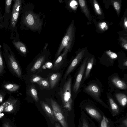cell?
I'll list each match as a JSON object with an SVG mask.
<instances>
[{
  "instance_id": "obj_27",
  "label": "cell",
  "mask_w": 127,
  "mask_h": 127,
  "mask_svg": "<svg viewBox=\"0 0 127 127\" xmlns=\"http://www.w3.org/2000/svg\"><path fill=\"white\" fill-rule=\"evenodd\" d=\"M106 53L111 59H115L117 57V54L115 53L110 51H107Z\"/></svg>"
},
{
  "instance_id": "obj_44",
  "label": "cell",
  "mask_w": 127,
  "mask_h": 127,
  "mask_svg": "<svg viewBox=\"0 0 127 127\" xmlns=\"http://www.w3.org/2000/svg\"><path fill=\"white\" fill-rule=\"evenodd\" d=\"M78 127H80V126Z\"/></svg>"
},
{
  "instance_id": "obj_30",
  "label": "cell",
  "mask_w": 127,
  "mask_h": 127,
  "mask_svg": "<svg viewBox=\"0 0 127 127\" xmlns=\"http://www.w3.org/2000/svg\"><path fill=\"white\" fill-rule=\"evenodd\" d=\"M100 26L101 29L103 30H106L107 29V26L106 23L105 22L101 23Z\"/></svg>"
},
{
  "instance_id": "obj_21",
  "label": "cell",
  "mask_w": 127,
  "mask_h": 127,
  "mask_svg": "<svg viewBox=\"0 0 127 127\" xmlns=\"http://www.w3.org/2000/svg\"><path fill=\"white\" fill-rule=\"evenodd\" d=\"M109 98L113 114L114 115H115L119 112L118 106L111 98L109 97Z\"/></svg>"
},
{
  "instance_id": "obj_29",
  "label": "cell",
  "mask_w": 127,
  "mask_h": 127,
  "mask_svg": "<svg viewBox=\"0 0 127 127\" xmlns=\"http://www.w3.org/2000/svg\"><path fill=\"white\" fill-rule=\"evenodd\" d=\"M77 4V2L75 0L72 1L70 3V6L73 8H74L76 7Z\"/></svg>"
},
{
  "instance_id": "obj_40",
  "label": "cell",
  "mask_w": 127,
  "mask_h": 127,
  "mask_svg": "<svg viewBox=\"0 0 127 127\" xmlns=\"http://www.w3.org/2000/svg\"><path fill=\"white\" fill-rule=\"evenodd\" d=\"M124 65L125 66H127V62L126 61L124 64Z\"/></svg>"
},
{
  "instance_id": "obj_18",
  "label": "cell",
  "mask_w": 127,
  "mask_h": 127,
  "mask_svg": "<svg viewBox=\"0 0 127 127\" xmlns=\"http://www.w3.org/2000/svg\"><path fill=\"white\" fill-rule=\"evenodd\" d=\"M116 97L121 105L122 106H125L127 102L126 95L122 93H117L116 95Z\"/></svg>"
},
{
  "instance_id": "obj_12",
  "label": "cell",
  "mask_w": 127,
  "mask_h": 127,
  "mask_svg": "<svg viewBox=\"0 0 127 127\" xmlns=\"http://www.w3.org/2000/svg\"><path fill=\"white\" fill-rule=\"evenodd\" d=\"M61 76V73H56L52 74L49 76V81L51 89H53L57 85Z\"/></svg>"
},
{
  "instance_id": "obj_41",
  "label": "cell",
  "mask_w": 127,
  "mask_h": 127,
  "mask_svg": "<svg viewBox=\"0 0 127 127\" xmlns=\"http://www.w3.org/2000/svg\"><path fill=\"white\" fill-rule=\"evenodd\" d=\"M124 47L126 50L127 49V44L124 45Z\"/></svg>"
},
{
  "instance_id": "obj_39",
  "label": "cell",
  "mask_w": 127,
  "mask_h": 127,
  "mask_svg": "<svg viewBox=\"0 0 127 127\" xmlns=\"http://www.w3.org/2000/svg\"><path fill=\"white\" fill-rule=\"evenodd\" d=\"M55 127H61L59 125L58 123H56L55 124Z\"/></svg>"
},
{
  "instance_id": "obj_16",
  "label": "cell",
  "mask_w": 127,
  "mask_h": 127,
  "mask_svg": "<svg viewBox=\"0 0 127 127\" xmlns=\"http://www.w3.org/2000/svg\"><path fill=\"white\" fill-rule=\"evenodd\" d=\"M27 93L34 101L36 102L38 101L39 98L37 95V92L34 85H32L29 87Z\"/></svg>"
},
{
  "instance_id": "obj_11",
  "label": "cell",
  "mask_w": 127,
  "mask_h": 127,
  "mask_svg": "<svg viewBox=\"0 0 127 127\" xmlns=\"http://www.w3.org/2000/svg\"><path fill=\"white\" fill-rule=\"evenodd\" d=\"M40 103L45 113L51 120L54 122L57 121L55 116L52 109L49 106L43 101H40Z\"/></svg>"
},
{
  "instance_id": "obj_2",
  "label": "cell",
  "mask_w": 127,
  "mask_h": 127,
  "mask_svg": "<svg viewBox=\"0 0 127 127\" xmlns=\"http://www.w3.org/2000/svg\"><path fill=\"white\" fill-rule=\"evenodd\" d=\"M24 22L27 26L34 30L40 29L42 25L41 22L38 16L32 12L25 15Z\"/></svg>"
},
{
  "instance_id": "obj_5",
  "label": "cell",
  "mask_w": 127,
  "mask_h": 127,
  "mask_svg": "<svg viewBox=\"0 0 127 127\" xmlns=\"http://www.w3.org/2000/svg\"><path fill=\"white\" fill-rule=\"evenodd\" d=\"M21 0H16L14 4L12 12L10 24L13 28L16 24L21 4Z\"/></svg>"
},
{
  "instance_id": "obj_19",
  "label": "cell",
  "mask_w": 127,
  "mask_h": 127,
  "mask_svg": "<svg viewBox=\"0 0 127 127\" xmlns=\"http://www.w3.org/2000/svg\"><path fill=\"white\" fill-rule=\"evenodd\" d=\"M86 68L84 79H87L89 76L90 72L92 68L94 62V59L93 58L88 61Z\"/></svg>"
},
{
  "instance_id": "obj_26",
  "label": "cell",
  "mask_w": 127,
  "mask_h": 127,
  "mask_svg": "<svg viewBox=\"0 0 127 127\" xmlns=\"http://www.w3.org/2000/svg\"><path fill=\"white\" fill-rule=\"evenodd\" d=\"M108 119L103 116L101 123L100 127H108Z\"/></svg>"
},
{
  "instance_id": "obj_13",
  "label": "cell",
  "mask_w": 127,
  "mask_h": 127,
  "mask_svg": "<svg viewBox=\"0 0 127 127\" xmlns=\"http://www.w3.org/2000/svg\"><path fill=\"white\" fill-rule=\"evenodd\" d=\"M16 100L10 99L6 101V106L3 111L10 112L13 111L16 107Z\"/></svg>"
},
{
  "instance_id": "obj_4",
  "label": "cell",
  "mask_w": 127,
  "mask_h": 127,
  "mask_svg": "<svg viewBox=\"0 0 127 127\" xmlns=\"http://www.w3.org/2000/svg\"><path fill=\"white\" fill-rule=\"evenodd\" d=\"M72 28L70 26L67 31L66 34L64 37L57 51L56 57H58L62 50L65 48L69 49L72 37Z\"/></svg>"
},
{
  "instance_id": "obj_10",
  "label": "cell",
  "mask_w": 127,
  "mask_h": 127,
  "mask_svg": "<svg viewBox=\"0 0 127 127\" xmlns=\"http://www.w3.org/2000/svg\"><path fill=\"white\" fill-rule=\"evenodd\" d=\"M68 51L67 48H65L63 53L60 55L55 61L52 69L57 70L60 68L64 62Z\"/></svg>"
},
{
  "instance_id": "obj_9",
  "label": "cell",
  "mask_w": 127,
  "mask_h": 127,
  "mask_svg": "<svg viewBox=\"0 0 127 127\" xmlns=\"http://www.w3.org/2000/svg\"><path fill=\"white\" fill-rule=\"evenodd\" d=\"M83 55L82 52L80 53L72 61L65 72L64 76L65 79L67 78L68 75L80 62L82 58Z\"/></svg>"
},
{
  "instance_id": "obj_36",
  "label": "cell",
  "mask_w": 127,
  "mask_h": 127,
  "mask_svg": "<svg viewBox=\"0 0 127 127\" xmlns=\"http://www.w3.org/2000/svg\"><path fill=\"white\" fill-rule=\"evenodd\" d=\"M3 127H11L8 123L7 122L3 124Z\"/></svg>"
},
{
  "instance_id": "obj_3",
  "label": "cell",
  "mask_w": 127,
  "mask_h": 127,
  "mask_svg": "<svg viewBox=\"0 0 127 127\" xmlns=\"http://www.w3.org/2000/svg\"><path fill=\"white\" fill-rule=\"evenodd\" d=\"M51 105L55 116L63 127H68L61 109L57 103L53 99H51Z\"/></svg>"
},
{
  "instance_id": "obj_1",
  "label": "cell",
  "mask_w": 127,
  "mask_h": 127,
  "mask_svg": "<svg viewBox=\"0 0 127 127\" xmlns=\"http://www.w3.org/2000/svg\"><path fill=\"white\" fill-rule=\"evenodd\" d=\"M71 78L70 76L59 92L63 107L69 111L71 110L72 103L71 97Z\"/></svg>"
},
{
  "instance_id": "obj_43",
  "label": "cell",
  "mask_w": 127,
  "mask_h": 127,
  "mask_svg": "<svg viewBox=\"0 0 127 127\" xmlns=\"http://www.w3.org/2000/svg\"><path fill=\"white\" fill-rule=\"evenodd\" d=\"M1 13L0 11V17H1Z\"/></svg>"
},
{
  "instance_id": "obj_25",
  "label": "cell",
  "mask_w": 127,
  "mask_h": 127,
  "mask_svg": "<svg viewBox=\"0 0 127 127\" xmlns=\"http://www.w3.org/2000/svg\"><path fill=\"white\" fill-rule=\"evenodd\" d=\"M12 1V0L5 1V12L6 13H9L10 12Z\"/></svg>"
},
{
  "instance_id": "obj_6",
  "label": "cell",
  "mask_w": 127,
  "mask_h": 127,
  "mask_svg": "<svg viewBox=\"0 0 127 127\" xmlns=\"http://www.w3.org/2000/svg\"><path fill=\"white\" fill-rule=\"evenodd\" d=\"M87 59L86 58L83 62L76 77L73 88V91L75 93L77 92L80 87V83L87 64Z\"/></svg>"
},
{
  "instance_id": "obj_8",
  "label": "cell",
  "mask_w": 127,
  "mask_h": 127,
  "mask_svg": "<svg viewBox=\"0 0 127 127\" xmlns=\"http://www.w3.org/2000/svg\"><path fill=\"white\" fill-rule=\"evenodd\" d=\"M7 58L8 63L12 70L18 76L21 77V70L13 55L11 53H8Z\"/></svg>"
},
{
  "instance_id": "obj_32",
  "label": "cell",
  "mask_w": 127,
  "mask_h": 127,
  "mask_svg": "<svg viewBox=\"0 0 127 127\" xmlns=\"http://www.w3.org/2000/svg\"><path fill=\"white\" fill-rule=\"evenodd\" d=\"M94 6L96 10L97 11L98 13L100 14L101 12L98 5L96 3H95L94 4Z\"/></svg>"
},
{
  "instance_id": "obj_38",
  "label": "cell",
  "mask_w": 127,
  "mask_h": 127,
  "mask_svg": "<svg viewBox=\"0 0 127 127\" xmlns=\"http://www.w3.org/2000/svg\"><path fill=\"white\" fill-rule=\"evenodd\" d=\"M124 24L126 28L127 27V18H125L124 20Z\"/></svg>"
},
{
  "instance_id": "obj_24",
  "label": "cell",
  "mask_w": 127,
  "mask_h": 127,
  "mask_svg": "<svg viewBox=\"0 0 127 127\" xmlns=\"http://www.w3.org/2000/svg\"><path fill=\"white\" fill-rule=\"evenodd\" d=\"M44 78L39 76L33 75L31 77L30 79V81L32 83H37Z\"/></svg>"
},
{
  "instance_id": "obj_7",
  "label": "cell",
  "mask_w": 127,
  "mask_h": 127,
  "mask_svg": "<svg viewBox=\"0 0 127 127\" xmlns=\"http://www.w3.org/2000/svg\"><path fill=\"white\" fill-rule=\"evenodd\" d=\"M86 92L99 101L101 102L100 98V90L97 85L94 84L88 85L85 88Z\"/></svg>"
},
{
  "instance_id": "obj_33",
  "label": "cell",
  "mask_w": 127,
  "mask_h": 127,
  "mask_svg": "<svg viewBox=\"0 0 127 127\" xmlns=\"http://www.w3.org/2000/svg\"><path fill=\"white\" fill-rule=\"evenodd\" d=\"M82 127H88V123L85 118L83 120Z\"/></svg>"
},
{
  "instance_id": "obj_37",
  "label": "cell",
  "mask_w": 127,
  "mask_h": 127,
  "mask_svg": "<svg viewBox=\"0 0 127 127\" xmlns=\"http://www.w3.org/2000/svg\"><path fill=\"white\" fill-rule=\"evenodd\" d=\"M3 97L2 95L0 93V103H1L3 100Z\"/></svg>"
},
{
  "instance_id": "obj_14",
  "label": "cell",
  "mask_w": 127,
  "mask_h": 127,
  "mask_svg": "<svg viewBox=\"0 0 127 127\" xmlns=\"http://www.w3.org/2000/svg\"><path fill=\"white\" fill-rule=\"evenodd\" d=\"M112 81L118 88L121 89H126L127 88L126 84L123 81L120 80L117 77L114 76L112 77Z\"/></svg>"
},
{
  "instance_id": "obj_22",
  "label": "cell",
  "mask_w": 127,
  "mask_h": 127,
  "mask_svg": "<svg viewBox=\"0 0 127 127\" xmlns=\"http://www.w3.org/2000/svg\"><path fill=\"white\" fill-rule=\"evenodd\" d=\"M4 87L8 91L14 92L18 90L20 87V86L16 84H9L4 85Z\"/></svg>"
},
{
  "instance_id": "obj_35",
  "label": "cell",
  "mask_w": 127,
  "mask_h": 127,
  "mask_svg": "<svg viewBox=\"0 0 127 127\" xmlns=\"http://www.w3.org/2000/svg\"><path fill=\"white\" fill-rule=\"evenodd\" d=\"M79 2L80 5L82 7L84 6L85 4V1L84 0H79Z\"/></svg>"
},
{
  "instance_id": "obj_31",
  "label": "cell",
  "mask_w": 127,
  "mask_h": 127,
  "mask_svg": "<svg viewBox=\"0 0 127 127\" xmlns=\"http://www.w3.org/2000/svg\"><path fill=\"white\" fill-rule=\"evenodd\" d=\"M114 6L115 9L117 10H119L120 8L119 3L117 2H115L114 3Z\"/></svg>"
},
{
  "instance_id": "obj_34",
  "label": "cell",
  "mask_w": 127,
  "mask_h": 127,
  "mask_svg": "<svg viewBox=\"0 0 127 127\" xmlns=\"http://www.w3.org/2000/svg\"><path fill=\"white\" fill-rule=\"evenodd\" d=\"M5 107V102L3 103L0 106V113L2 112L3 111Z\"/></svg>"
},
{
  "instance_id": "obj_15",
  "label": "cell",
  "mask_w": 127,
  "mask_h": 127,
  "mask_svg": "<svg viewBox=\"0 0 127 127\" xmlns=\"http://www.w3.org/2000/svg\"><path fill=\"white\" fill-rule=\"evenodd\" d=\"M45 59V56L44 55L40 56L31 68V71L32 72H33L39 68L44 62Z\"/></svg>"
},
{
  "instance_id": "obj_20",
  "label": "cell",
  "mask_w": 127,
  "mask_h": 127,
  "mask_svg": "<svg viewBox=\"0 0 127 127\" xmlns=\"http://www.w3.org/2000/svg\"><path fill=\"white\" fill-rule=\"evenodd\" d=\"M13 44L22 53L26 54L27 50L24 44L22 42L20 41H14Z\"/></svg>"
},
{
  "instance_id": "obj_42",
  "label": "cell",
  "mask_w": 127,
  "mask_h": 127,
  "mask_svg": "<svg viewBox=\"0 0 127 127\" xmlns=\"http://www.w3.org/2000/svg\"><path fill=\"white\" fill-rule=\"evenodd\" d=\"M4 115V114L3 113L0 114V118H1Z\"/></svg>"
},
{
  "instance_id": "obj_17",
  "label": "cell",
  "mask_w": 127,
  "mask_h": 127,
  "mask_svg": "<svg viewBox=\"0 0 127 127\" xmlns=\"http://www.w3.org/2000/svg\"><path fill=\"white\" fill-rule=\"evenodd\" d=\"M85 109L88 113L92 117L96 119L100 120L101 116L96 110L89 107H86Z\"/></svg>"
},
{
  "instance_id": "obj_28",
  "label": "cell",
  "mask_w": 127,
  "mask_h": 127,
  "mask_svg": "<svg viewBox=\"0 0 127 127\" xmlns=\"http://www.w3.org/2000/svg\"><path fill=\"white\" fill-rule=\"evenodd\" d=\"M4 69L3 60L2 57L0 49V73H2Z\"/></svg>"
},
{
  "instance_id": "obj_23",
  "label": "cell",
  "mask_w": 127,
  "mask_h": 127,
  "mask_svg": "<svg viewBox=\"0 0 127 127\" xmlns=\"http://www.w3.org/2000/svg\"><path fill=\"white\" fill-rule=\"evenodd\" d=\"M37 84L44 88L49 89L50 87L49 81L47 79L44 78Z\"/></svg>"
}]
</instances>
